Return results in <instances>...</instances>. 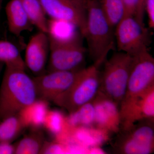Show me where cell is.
I'll return each mask as SVG.
<instances>
[{
    "label": "cell",
    "mask_w": 154,
    "mask_h": 154,
    "mask_svg": "<svg viewBox=\"0 0 154 154\" xmlns=\"http://www.w3.org/2000/svg\"><path fill=\"white\" fill-rule=\"evenodd\" d=\"M36 99L33 79L25 70L6 66L0 88V121L18 114Z\"/></svg>",
    "instance_id": "6da1fadb"
},
{
    "label": "cell",
    "mask_w": 154,
    "mask_h": 154,
    "mask_svg": "<svg viewBox=\"0 0 154 154\" xmlns=\"http://www.w3.org/2000/svg\"><path fill=\"white\" fill-rule=\"evenodd\" d=\"M87 19L84 37L88 44L87 51L94 64L100 66L114 48V27L106 18L97 0H87Z\"/></svg>",
    "instance_id": "7a4b0ae2"
},
{
    "label": "cell",
    "mask_w": 154,
    "mask_h": 154,
    "mask_svg": "<svg viewBox=\"0 0 154 154\" xmlns=\"http://www.w3.org/2000/svg\"><path fill=\"white\" fill-rule=\"evenodd\" d=\"M133 61V57L128 54L116 52L105 60L104 70L100 73L99 92L119 106L125 95Z\"/></svg>",
    "instance_id": "3957f363"
},
{
    "label": "cell",
    "mask_w": 154,
    "mask_h": 154,
    "mask_svg": "<svg viewBox=\"0 0 154 154\" xmlns=\"http://www.w3.org/2000/svg\"><path fill=\"white\" fill-rule=\"evenodd\" d=\"M99 67L93 64L81 69L72 85L53 102L70 113L92 102L100 88Z\"/></svg>",
    "instance_id": "277c9868"
},
{
    "label": "cell",
    "mask_w": 154,
    "mask_h": 154,
    "mask_svg": "<svg viewBox=\"0 0 154 154\" xmlns=\"http://www.w3.org/2000/svg\"><path fill=\"white\" fill-rule=\"evenodd\" d=\"M133 58L126 92L119 106L121 120L125 118L138 97L154 85V59L149 51Z\"/></svg>",
    "instance_id": "5b68a950"
},
{
    "label": "cell",
    "mask_w": 154,
    "mask_h": 154,
    "mask_svg": "<svg viewBox=\"0 0 154 154\" xmlns=\"http://www.w3.org/2000/svg\"><path fill=\"white\" fill-rule=\"evenodd\" d=\"M113 145L117 154H150L154 149V119H145L126 130H119Z\"/></svg>",
    "instance_id": "8992f818"
},
{
    "label": "cell",
    "mask_w": 154,
    "mask_h": 154,
    "mask_svg": "<svg viewBox=\"0 0 154 154\" xmlns=\"http://www.w3.org/2000/svg\"><path fill=\"white\" fill-rule=\"evenodd\" d=\"M48 37L50 48L48 72L75 71L84 68L82 66L88 51L83 46L80 38L61 41Z\"/></svg>",
    "instance_id": "52a82bcc"
},
{
    "label": "cell",
    "mask_w": 154,
    "mask_h": 154,
    "mask_svg": "<svg viewBox=\"0 0 154 154\" xmlns=\"http://www.w3.org/2000/svg\"><path fill=\"white\" fill-rule=\"evenodd\" d=\"M115 36L117 50L135 56L149 51L151 36L148 29L133 16H124L116 25Z\"/></svg>",
    "instance_id": "ba28073f"
},
{
    "label": "cell",
    "mask_w": 154,
    "mask_h": 154,
    "mask_svg": "<svg viewBox=\"0 0 154 154\" xmlns=\"http://www.w3.org/2000/svg\"><path fill=\"white\" fill-rule=\"evenodd\" d=\"M87 0H40L51 19L66 21L75 26L84 37L87 25Z\"/></svg>",
    "instance_id": "9c48e42d"
},
{
    "label": "cell",
    "mask_w": 154,
    "mask_h": 154,
    "mask_svg": "<svg viewBox=\"0 0 154 154\" xmlns=\"http://www.w3.org/2000/svg\"><path fill=\"white\" fill-rule=\"evenodd\" d=\"M81 70L48 72L33 78L37 99L53 102L72 85Z\"/></svg>",
    "instance_id": "30bf717a"
},
{
    "label": "cell",
    "mask_w": 154,
    "mask_h": 154,
    "mask_svg": "<svg viewBox=\"0 0 154 154\" xmlns=\"http://www.w3.org/2000/svg\"><path fill=\"white\" fill-rule=\"evenodd\" d=\"M92 102L95 110L94 126L109 134L117 133L120 125L119 105L99 91Z\"/></svg>",
    "instance_id": "8fae6325"
},
{
    "label": "cell",
    "mask_w": 154,
    "mask_h": 154,
    "mask_svg": "<svg viewBox=\"0 0 154 154\" xmlns=\"http://www.w3.org/2000/svg\"><path fill=\"white\" fill-rule=\"evenodd\" d=\"M50 51L47 33L39 31L30 38L25 51V66L36 76L44 74Z\"/></svg>",
    "instance_id": "7c38bea8"
},
{
    "label": "cell",
    "mask_w": 154,
    "mask_h": 154,
    "mask_svg": "<svg viewBox=\"0 0 154 154\" xmlns=\"http://www.w3.org/2000/svg\"><path fill=\"white\" fill-rule=\"evenodd\" d=\"M5 12L9 31L14 36L33 30V25L20 0H11L6 6Z\"/></svg>",
    "instance_id": "4fadbf2b"
},
{
    "label": "cell",
    "mask_w": 154,
    "mask_h": 154,
    "mask_svg": "<svg viewBox=\"0 0 154 154\" xmlns=\"http://www.w3.org/2000/svg\"><path fill=\"white\" fill-rule=\"evenodd\" d=\"M49 102L37 99L22 109L18 113L26 128H41L47 111Z\"/></svg>",
    "instance_id": "5bb4252c"
},
{
    "label": "cell",
    "mask_w": 154,
    "mask_h": 154,
    "mask_svg": "<svg viewBox=\"0 0 154 154\" xmlns=\"http://www.w3.org/2000/svg\"><path fill=\"white\" fill-rule=\"evenodd\" d=\"M41 128H32L15 145L16 154H39L45 139Z\"/></svg>",
    "instance_id": "9a60e30c"
},
{
    "label": "cell",
    "mask_w": 154,
    "mask_h": 154,
    "mask_svg": "<svg viewBox=\"0 0 154 154\" xmlns=\"http://www.w3.org/2000/svg\"><path fill=\"white\" fill-rule=\"evenodd\" d=\"M77 29L74 25L64 20L53 19L48 20V35L58 41H70L80 38Z\"/></svg>",
    "instance_id": "2e32d148"
},
{
    "label": "cell",
    "mask_w": 154,
    "mask_h": 154,
    "mask_svg": "<svg viewBox=\"0 0 154 154\" xmlns=\"http://www.w3.org/2000/svg\"><path fill=\"white\" fill-rule=\"evenodd\" d=\"M33 26L48 33V20L40 0H20Z\"/></svg>",
    "instance_id": "e0dca14e"
},
{
    "label": "cell",
    "mask_w": 154,
    "mask_h": 154,
    "mask_svg": "<svg viewBox=\"0 0 154 154\" xmlns=\"http://www.w3.org/2000/svg\"><path fill=\"white\" fill-rule=\"evenodd\" d=\"M25 128L18 114L5 119L0 121V141L11 143Z\"/></svg>",
    "instance_id": "ac0fdd59"
},
{
    "label": "cell",
    "mask_w": 154,
    "mask_h": 154,
    "mask_svg": "<svg viewBox=\"0 0 154 154\" xmlns=\"http://www.w3.org/2000/svg\"><path fill=\"white\" fill-rule=\"evenodd\" d=\"M0 62L6 66L25 70V64L19 50L12 42L0 40Z\"/></svg>",
    "instance_id": "d6986e66"
},
{
    "label": "cell",
    "mask_w": 154,
    "mask_h": 154,
    "mask_svg": "<svg viewBox=\"0 0 154 154\" xmlns=\"http://www.w3.org/2000/svg\"><path fill=\"white\" fill-rule=\"evenodd\" d=\"M95 107L93 102L87 103L76 110L69 113L67 117L68 123L71 127H94Z\"/></svg>",
    "instance_id": "ffe728a7"
},
{
    "label": "cell",
    "mask_w": 154,
    "mask_h": 154,
    "mask_svg": "<svg viewBox=\"0 0 154 154\" xmlns=\"http://www.w3.org/2000/svg\"><path fill=\"white\" fill-rule=\"evenodd\" d=\"M42 126L55 136L63 132L70 125L68 123L67 117L62 112L49 109L45 115Z\"/></svg>",
    "instance_id": "44dd1931"
},
{
    "label": "cell",
    "mask_w": 154,
    "mask_h": 154,
    "mask_svg": "<svg viewBox=\"0 0 154 154\" xmlns=\"http://www.w3.org/2000/svg\"><path fill=\"white\" fill-rule=\"evenodd\" d=\"M111 25L116 27L124 15L122 0H97Z\"/></svg>",
    "instance_id": "7402d4cb"
},
{
    "label": "cell",
    "mask_w": 154,
    "mask_h": 154,
    "mask_svg": "<svg viewBox=\"0 0 154 154\" xmlns=\"http://www.w3.org/2000/svg\"><path fill=\"white\" fill-rule=\"evenodd\" d=\"M39 154H67L65 145L54 141H47L45 140Z\"/></svg>",
    "instance_id": "603a6c76"
},
{
    "label": "cell",
    "mask_w": 154,
    "mask_h": 154,
    "mask_svg": "<svg viewBox=\"0 0 154 154\" xmlns=\"http://www.w3.org/2000/svg\"><path fill=\"white\" fill-rule=\"evenodd\" d=\"M124 16H133L134 17L137 8V0H122Z\"/></svg>",
    "instance_id": "cb8c5ba5"
},
{
    "label": "cell",
    "mask_w": 154,
    "mask_h": 154,
    "mask_svg": "<svg viewBox=\"0 0 154 154\" xmlns=\"http://www.w3.org/2000/svg\"><path fill=\"white\" fill-rule=\"evenodd\" d=\"M146 0H137V8L134 17L138 22L142 25L144 24V16L145 12Z\"/></svg>",
    "instance_id": "d4e9b609"
},
{
    "label": "cell",
    "mask_w": 154,
    "mask_h": 154,
    "mask_svg": "<svg viewBox=\"0 0 154 154\" xmlns=\"http://www.w3.org/2000/svg\"><path fill=\"white\" fill-rule=\"evenodd\" d=\"M145 11H146L149 19L150 28H154V0H146Z\"/></svg>",
    "instance_id": "484cf974"
},
{
    "label": "cell",
    "mask_w": 154,
    "mask_h": 154,
    "mask_svg": "<svg viewBox=\"0 0 154 154\" xmlns=\"http://www.w3.org/2000/svg\"><path fill=\"white\" fill-rule=\"evenodd\" d=\"M15 146L10 143L0 141V154H15Z\"/></svg>",
    "instance_id": "4316f807"
},
{
    "label": "cell",
    "mask_w": 154,
    "mask_h": 154,
    "mask_svg": "<svg viewBox=\"0 0 154 154\" xmlns=\"http://www.w3.org/2000/svg\"><path fill=\"white\" fill-rule=\"evenodd\" d=\"M3 2V0H0V13H1V11H2Z\"/></svg>",
    "instance_id": "83f0119b"
},
{
    "label": "cell",
    "mask_w": 154,
    "mask_h": 154,
    "mask_svg": "<svg viewBox=\"0 0 154 154\" xmlns=\"http://www.w3.org/2000/svg\"><path fill=\"white\" fill-rule=\"evenodd\" d=\"M3 65H4V63L0 62V73H1V71H2V69Z\"/></svg>",
    "instance_id": "f1b7e54d"
}]
</instances>
